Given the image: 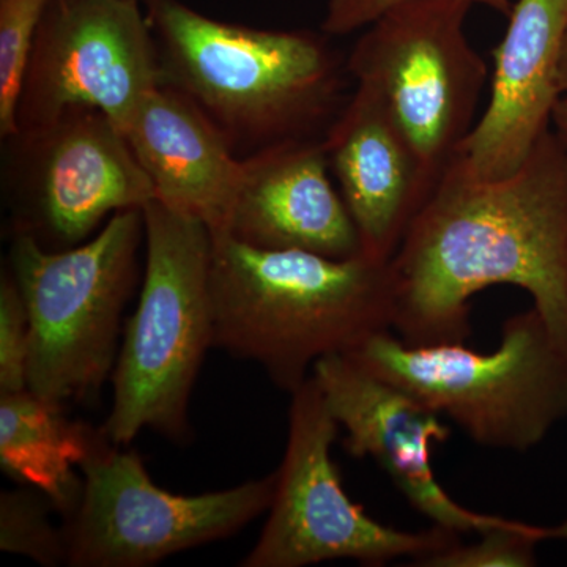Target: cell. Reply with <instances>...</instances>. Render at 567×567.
Returning a JSON list of instances; mask_svg holds the SVG:
<instances>
[{"label": "cell", "instance_id": "6da1fadb", "mask_svg": "<svg viewBox=\"0 0 567 567\" xmlns=\"http://www.w3.org/2000/svg\"><path fill=\"white\" fill-rule=\"evenodd\" d=\"M390 265L404 344H465L470 300L506 284L527 290L567 353V145L548 130L498 181L475 177L456 153Z\"/></svg>", "mask_w": 567, "mask_h": 567}, {"label": "cell", "instance_id": "7a4b0ae2", "mask_svg": "<svg viewBox=\"0 0 567 567\" xmlns=\"http://www.w3.org/2000/svg\"><path fill=\"white\" fill-rule=\"evenodd\" d=\"M213 347L292 393L317 361L393 331L390 260L252 248L212 234Z\"/></svg>", "mask_w": 567, "mask_h": 567}, {"label": "cell", "instance_id": "3957f363", "mask_svg": "<svg viewBox=\"0 0 567 567\" xmlns=\"http://www.w3.org/2000/svg\"><path fill=\"white\" fill-rule=\"evenodd\" d=\"M145 14L164 84L196 103L233 148L320 136L341 110L347 61L317 33L229 24L181 0H147Z\"/></svg>", "mask_w": 567, "mask_h": 567}, {"label": "cell", "instance_id": "277c9868", "mask_svg": "<svg viewBox=\"0 0 567 567\" xmlns=\"http://www.w3.org/2000/svg\"><path fill=\"white\" fill-rule=\"evenodd\" d=\"M142 212L144 281L123 331L102 425L118 446L144 429L175 442L188 436L189 399L213 347L210 229L155 199Z\"/></svg>", "mask_w": 567, "mask_h": 567}, {"label": "cell", "instance_id": "5b68a950", "mask_svg": "<svg viewBox=\"0 0 567 567\" xmlns=\"http://www.w3.org/2000/svg\"><path fill=\"white\" fill-rule=\"evenodd\" d=\"M347 357L491 450L527 453L567 420V353L535 308L506 320L492 353L406 346L382 331Z\"/></svg>", "mask_w": 567, "mask_h": 567}, {"label": "cell", "instance_id": "8992f818", "mask_svg": "<svg viewBox=\"0 0 567 567\" xmlns=\"http://www.w3.org/2000/svg\"><path fill=\"white\" fill-rule=\"evenodd\" d=\"M144 234V212L130 208L111 216L87 244L62 251L14 235L10 274L31 323L32 393L55 404H82L99 398L112 379Z\"/></svg>", "mask_w": 567, "mask_h": 567}, {"label": "cell", "instance_id": "52a82bcc", "mask_svg": "<svg viewBox=\"0 0 567 567\" xmlns=\"http://www.w3.org/2000/svg\"><path fill=\"white\" fill-rule=\"evenodd\" d=\"M468 0H409L365 28L347 58L357 85L374 92L439 182L475 128L488 70L472 47Z\"/></svg>", "mask_w": 567, "mask_h": 567}, {"label": "cell", "instance_id": "ba28073f", "mask_svg": "<svg viewBox=\"0 0 567 567\" xmlns=\"http://www.w3.org/2000/svg\"><path fill=\"white\" fill-rule=\"evenodd\" d=\"M289 434L268 518L244 567H305L336 559L369 566L420 561L461 540L451 529L402 532L365 514L342 487L331 446L339 425L309 377L290 393Z\"/></svg>", "mask_w": 567, "mask_h": 567}, {"label": "cell", "instance_id": "9c48e42d", "mask_svg": "<svg viewBox=\"0 0 567 567\" xmlns=\"http://www.w3.org/2000/svg\"><path fill=\"white\" fill-rule=\"evenodd\" d=\"M103 434L80 466V505L65 518L71 567H147L237 535L268 513L276 473L240 486L177 495L153 483L140 454Z\"/></svg>", "mask_w": 567, "mask_h": 567}, {"label": "cell", "instance_id": "30bf717a", "mask_svg": "<svg viewBox=\"0 0 567 567\" xmlns=\"http://www.w3.org/2000/svg\"><path fill=\"white\" fill-rule=\"evenodd\" d=\"M3 141L14 235L51 251L84 244L107 216L155 199L125 134L95 107H69Z\"/></svg>", "mask_w": 567, "mask_h": 567}, {"label": "cell", "instance_id": "8fae6325", "mask_svg": "<svg viewBox=\"0 0 567 567\" xmlns=\"http://www.w3.org/2000/svg\"><path fill=\"white\" fill-rule=\"evenodd\" d=\"M159 84L155 40L137 0H50L18 104V132L73 106L104 112L123 132Z\"/></svg>", "mask_w": 567, "mask_h": 567}, {"label": "cell", "instance_id": "7c38bea8", "mask_svg": "<svg viewBox=\"0 0 567 567\" xmlns=\"http://www.w3.org/2000/svg\"><path fill=\"white\" fill-rule=\"evenodd\" d=\"M311 375L331 415L346 431L347 453L354 458H374L406 502L436 527L458 535H480L517 524L513 518L458 505L440 486L431 464V447L446 443L451 427L431 406L365 371L347 354L322 358Z\"/></svg>", "mask_w": 567, "mask_h": 567}, {"label": "cell", "instance_id": "4fadbf2b", "mask_svg": "<svg viewBox=\"0 0 567 567\" xmlns=\"http://www.w3.org/2000/svg\"><path fill=\"white\" fill-rule=\"evenodd\" d=\"M494 51L491 100L457 156L483 181L516 173L551 128L561 99L567 0H516Z\"/></svg>", "mask_w": 567, "mask_h": 567}, {"label": "cell", "instance_id": "5bb4252c", "mask_svg": "<svg viewBox=\"0 0 567 567\" xmlns=\"http://www.w3.org/2000/svg\"><path fill=\"white\" fill-rule=\"evenodd\" d=\"M221 234L271 251L360 256L361 240L330 178L322 136L276 142L244 159L240 188Z\"/></svg>", "mask_w": 567, "mask_h": 567}, {"label": "cell", "instance_id": "9a60e30c", "mask_svg": "<svg viewBox=\"0 0 567 567\" xmlns=\"http://www.w3.org/2000/svg\"><path fill=\"white\" fill-rule=\"evenodd\" d=\"M330 173L339 183L361 251L391 260L435 183L409 137L374 92L357 85L323 133Z\"/></svg>", "mask_w": 567, "mask_h": 567}, {"label": "cell", "instance_id": "2e32d148", "mask_svg": "<svg viewBox=\"0 0 567 567\" xmlns=\"http://www.w3.org/2000/svg\"><path fill=\"white\" fill-rule=\"evenodd\" d=\"M123 134L155 200L199 219L212 234L226 230L244 159L196 103L163 82L142 100Z\"/></svg>", "mask_w": 567, "mask_h": 567}, {"label": "cell", "instance_id": "e0dca14e", "mask_svg": "<svg viewBox=\"0 0 567 567\" xmlns=\"http://www.w3.org/2000/svg\"><path fill=\"white\" fill-rule=\"evenodd\" d=\"M102 427L71 421L66 406L29 388L0 394V465L6 475L37 488L69 518L80 505L82 462L91 456Z\"/></svg>", "mask_w": 567, "mask_h": 567}, {"label": "cell", "instance_id": "ac0fdd59", "mask_svg": "<svg viewBox=\"0 0 567 567\" xmlns=\"http://www.w3.org/2000/svg\"><path fill=\"white\" fill-rule=\"evenodd\" d=\"M48 496L24 486L0 495V550L24 555L41 566L66 565L65 528L51 522Z\"/></svg>", "mask_w": 567, "mask_h": 567}, {"label": "cell", "instance_id": "d6986e66", "mask_svg": "<svg viewBox=\"0 0 567 567\" xmlns=\"http://www.w3.org/2000/svg\"><path fill=\"white\" fill-rule=\"evenodd\" d=\"M50 0H0V136L18 133L20 104L33 44Z\"/></svg>", "mask_w": 567, "mask_h": 567}, {"label": "cell", "instance_id": "ffe728a7", "mask_svg": "<svg viewBox=\"0 0 567 567\" xmlns=\"http://www.w3.org/2000/svg\"><path fill=\"white\" fill-rule=\"evenodd\" d=\"M567 539V520L555 527H537L518 520L509 527L480 533L472 544L453 546L413 563L423 567H529L536 566V550L546 540Z\"/></svg>", "mask_w": 567, "mask_h": 567}, {"label": "cell", "instance_id": "44dd1931", "mask_svg": "<svg viewBox=\"0 0 567 567\" xmlns=\"http://www.w3.org/2000/svg\"><path fill=\"white\" fill-rule=\"evenodd\" d=\"M29 349L28 308L9 270L0 281V394L28 388Z\"/></svg>", "mask_w": 567, "mask_h": 567}, {"label": "cell", "instance_id": "7402d4cb", "mask_svg": "<svg viewBox=\"0 0 567 567\" xmlns=\"http://www.w3.org/2000/svg\"><path fill=\"white\" fill-rule=\"evenodd\" d=\"M409 0H330L327 17H324L322 31L328 35H347L365 29L380 17ZM473 6L488 7L498 11L503 17H509L516 0H468Z\"/></svg>", "mask_w": 567, "mask_h": 567}, {"label": "cell", "instance_id": "603a6c76", "mask_svg": "<svg viewBox=\"0 0 567 567\" xmlns=\"http://www.w3.org/2000/svg\"><path fill=\"white\" fill-rule=\"evenodd\" d=\"M551 130L557 133L563 144L567 145V95L559 99L557 107H555L554 118H551Z\"/></svg>", "mask_w": 567, "mask_h": 567}, {"label": "cell", "instance_id": "cb8c5ba5", "mask_svg": "<svg viewBox=\"0 0 567 567\" xmlns=\"http://www.w3.org/2000/svg\"><path fill=\"white\" fill-rule=\"evenodd\" d=\"M559 87L563 95H567V32L565 44H563L561 63H559Z\"/></svg>", "mask_w": 567, "mask_h": 567}]
</instances>
